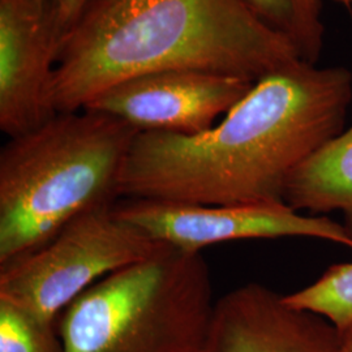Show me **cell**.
<instances>
[{
    "mask_svg": "<svg viewBox=\"0 0 352 352\" xmlns=\"http://www.w3.org/2000/svg\"><path fill=\"white\" fill-rule=\"evenodd\" d=\"M352 74L302 60L257 80L199 135L139 132L119 197L204 205L285 202L291 176L343 131Z\"/></svg>",
    "mask_w": 352,
    "mask_h": 352,
    "instance_id": "obj_1",
    "label": "cell"
},
{
    "mask_svg": "<svg viewBox=\"0 0 352 352\" xmlns=\"http://www.w3.org/2000/svg\"><path fill=\"white\" fill-rule=\"evenodd\" d=\"M302 60L245 0H91L64 34L56 113L84 110L128 78L202 69L252 82Z\"/></svg>",
    "mask_w": 352,
    "mask_h": 352,
    "instance_id": "obj_2",
    "label": "cell"
},
{
    "mask_svg": "<svg viewBox=\"0 0 352 352\" xmlns=\"http://www.w3.org/2000/svg\"><path fill=\"white\" fill-rule=\"evenodd\" d=\"M139 131L91 110L58 113L0 151V269L43 247L76 217L115 204Z\"/></svg>",
    "mask_w": 352,
    "mask_h": 352,
    "instance_id": "obj_3",
    "label": "cell"
},
{
    "mask_svg": "<svg viewBox=\"0 0 352 352\" xmlns=\"http://www.w3.org/2000/svg\"><path fill=\"white\" fill-rule=\"evenodd\" d=\"M215 302L201 253L164 245L87 289L58 331L63 352H208Z\"/></svg>",
    "mask_w": 352,
    "mask_h": 352,
    "instance_id": "obj_4",
    "label": "cell"
},
{
    "mask_svg": "<svg viewBox=\"0 0 352 352\" xmlns=\"http://www.w3.org/2000/svg\"><path fill=\"white\" fill-rule=\"evenodd\" d=\"M157 243L101 205L76 217L43 247L0 269V299L58 325L64 311L115 272L146 260Z\"/></svg>",
    "mask_w": 352,
    "mask_h": 352,
    "instance_id": "obj_5",
    "label": "cell"
},
{
    "mask_svg": "<svg viewBox=\"0 0 352 352\" xmlns=\"http://www.w3.org/2000/svg\"><path fill=\"white\" fill-rule=\"evenodd\" d=\"M113 210L151 240L180 251L201 253L214 244L250 239L315 238L352 250L344 225L327 217H308L285 202L204 205L126 199Z\"/></svg>",
    "mask_w": 352,
    "mask_h": 352,
    "instance_id": "obj_6",
    "label": "cell"
},
{
    "mask_svg": "<svg viewBox=\"0 0 352 352\" xmlns=\"http://www.w3.org/2000/svg\"><path fill=\"white\" fill-rule=\"evenodd\" d=\"M253 84L202 69H166L116 84L84 110L113 116L139 132L199 135L215 126Z\"/></svg>",
    "mask_w": 352,
    "mask_h": 352,
    "instance_id": "obj_7",
    "label": "cell"
},
{
    "mask_svg": "<svg viewBox=\"0 0 352 352\" xmlns=\"http://www.w3.org/2000/svg\"><path fill=\"white\" fill-rule=\"evenodd\" d=\"M63 26L46 0H0V129L8 139L56 111L52 82Z\"/></svg>",
    "mask_w": 352,
    "mask_h": 352,
    "instance_id": "obj_8",
    "label": "cell"
},
{
    "mask_svg": "<svg viewBox=\"0 0 352 352\" xmlns=\"http://www.w3.org/2000/svg\"><path fill=\"white\" fill-rule=\"evenodd\" d=\"M208 352H343V340L325 317L248 283L215 302Z\"/></svg>",
    "mask_w": 352,
    "mask_h": 352,
    "instance_id": "obj_9",
    "label": "cell"
},
{
    "mask_svg": "<svg viewBox=\"0 0 352 352\" xmlns=\"http://www.w3.org/2000/svg\"><path fill=\"white\" fill-rule=\"evenodd\" d=\"M285 204L299 213L340 212L352 235V126L327 141L294 173Z\"/></svg>",
    "mask_w": 352,
    "mask_h": 352,
    "instance_id": "obj_10",
    "label": "cell"
},
{
    "mask_svg": "<svg viewBox=\"0 0 352 352\" xmlns=\"http://www.w3.org/2000/svg\"><path fill=\"white\" fill-rule=\"evenodd\" d=\"M254 13L286 38L302 62L317 64L324 49L321 0H245Z\"/></svg>",
    "mask_w": 352,
    "mask_h": 352,
    "instance_id": "obj_11",
    "label": "cell"
},
{
    "mask_svg": "<svg viewBox=\"0 0 352 352\" xmlns=\"http://www.w3.org/2000/svg\"><path fill=\"white\" fill-rule=\"evenodd\" d=\"M291 307L322 316L343 330L352 324V263L336 264L312 285L285 295Z\"/></svg>",
    "mask_w": 352,
    "mask_h": 352,
    "instance_id": "obj_12",
    "label": "cell"
},
{
    "mask_svg": "<svg viewBox=\"0 0 352 352\" xmlns=\"http://www.w3.org/2000/svg\"><path fill=\"white\" fill-rule=\"evenodd\" d=\"M0 352H63L58 325L0 299Z\"/></svg>",
    "mask_w": 352,
    "mask_h": 352,
    "instance_id": "obj_13",
    "label": "cell"
},
{
    "mask_svg": "<svg viewBox=\"0 0 352 352\" xmlns=\"http://www.w3.org/2000/svg\"><path fill=\"white\" fill-rule=\"evenodd\" d=\"M55 10L56 16L63 26L64 32L75 24L81 13L85 11L91 0H46Z\"/></svg>",
    "mask_w": 352,
    "mask_h": 352,
    "instance_id": "obj_14",
    "label": "cell"
},
{
    "mask_svg": "<svg viewBox=\"0 0 352 352\" xmlns=\"http://www.w3.org/2000/svg\"><path fill=\"white\" fill-rule=\"evenodd\" d=\"M340 331L343 340V352H352V324Z\"/></svg>",
    "mask_w": 352,
    "mask_h": 352,
    "instance_id": "obj_15",
    "label": "cell"
},
{
    "mask_svg": "<svg viewBox=\"0 0 352 352\" xmlns=\"http://www.w3.org/2000/svg\"><path fill=\"white\" fill-rule=\"evenodd\" d=\"M337 3H342V4H352V0H334Z\"/></svg>",
    "mask_w": 352,
    "mask_h": 352,
    "instance_id": "obj_16",
    "label": "cell"
}]
</instances>
